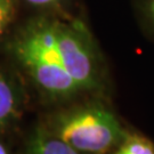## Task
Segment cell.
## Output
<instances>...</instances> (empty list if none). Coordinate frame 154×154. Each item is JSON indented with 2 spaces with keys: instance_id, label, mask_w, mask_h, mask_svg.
Returning a JSON list of instances; mask_svg holds the SVG:
<instances>
[{
  "instance_id": "obj_1",
  "label": "cell",
  "mask_w": 154,
  "mask_h": 154,
  "mask_svg": "<svg viewBox=\"0 0 154 154\" xmlns=\"http://www.w3.org/2000/svg\"><path fill=\"white\" fill-rule=\"evenodd\" d=\"M9 50L48 99L64 102L83 94L56 54L45 14L30 20L18 30L9 44Z\"/></svg>"
},
{
  "instance_id": "obj_2",
  "label": "cell",
  "mask_w": 154,
  "mask_h": 154,
  "mask_svg": "<svg viewBox=\"0 0 154 154\" xmlns=\"http://www.w3.org/2000/svg\"><path fill=\"white\" fill-rule=\"evenodd\" d=\"M46 16L53 47L67 73L82 93L102 91L105 61L87 24L69 14Z\"/></svg>"
},
{
  "instance_id": "obj_3",
  "label": "cell",
  "mask_w": 154,
  "mask_h": 154,
  "mask_svg": "<svg viewBox=\"0 0 154 154\" xmlns=\"http://www.w3.org/2000/svg\"><path fill=\"white\" fill-rule=\"evenodd\" d=\"M46 126L83 154L110 153L128 134L116 113L100 102H88L57 112Z\"/></svg>"
},
{
  "instance_id": "obj_4",
  "label": "cell",
  "mask_w": 154,
  "mask_h": 154,
  "mask_svg": "<svg viewBox=\"0 0 154 154\" xmlns=\"http://www.w3.org/2000/svg\"><path fill=\"white\" fill-rule=\"evenodd\" d=\"M24 107V96L20 85L7 72L0 70V130L20 120Z\"/></svg>"
},
{
  "instance_id": "obj_5",
  "label": "cell",
  "mask_w": 154,
  "mask_h": 154,
  "mask_svg": "<svg viewBox=\"0 0 154 154\" xmlns=\"http://www.w3.org/2000/svg\"><path fill=\"white\" fill-rule=\"evenodd\" d=\"M25 154H83L50 130L46 125L37 127L30 135Z\"/></svg>"
},
{
  "instance_id": "obj_6",
  "label": "cell",
  "mask_w": 154,
  "mask_h": 154,
  "mask_svg": "<svg viewBox=\"0 0 154 154\" xmlns=\"http://www.w3.org/2000/svg\"><path fill=\"white\" fill-rule=\"evenodd\" d=\"M110 154H154V143L142 135L128 132Z\"/></svg>"
},
{
  "instance_id": "obj_7",
  "label": "cell",
  "mask_w": 154,
  "mask_h": 154,
  "mask_svg": "<svg viewBox=\"0 0 154 154\" xmlns=\"http://www.w3.org/2000/svg\"><path fill=\"white\" fill-rule=\"evenodd\" d=\"M20 9V0H0V44L11 24L15 22Z\"/></svg>"
},
{
  "instance_id": "obj_8",
  "label": "cell",
  "mask_w": 154,
  "mask_h": 154,
  "mask_svg": "<svg viewBox=\"0 0 154 154\" xmlns=\"http://www.w3.org/2000/svg\"><path fill=\"white\" fill-rule=\"evenodd\" d=\"M45 15H67V7L73 0H23Z\"/></svg>"
},
{
  "instance_id": "obj_9",
  "label": "cell",
  "mask_w": 154,
  "mask_h": 154,
  "mask_svg": "<svg viewBox=\"0 0 154 154\" xmlns=\"http://www.w3.org/2000/svg\"><path fill=\"white\" fill-rule=\"evenodd\" d=\"M138 9L146 26L154 33V0H138Z\"/></svg>"
},
{
  "instance_id": "obj_10",
  "label": "cell",
  "mask_w": 154,
  "mask_h": 154,
  "mask_svg": "<svg viewBox=\"0 0 154 154\" xmlns=\"http://www.w3.org/2000/svg\"><path fill=\"white\" fill-rule=\"evenodd\" d=\"M0 154H9L7 149H6V146L1 142H0Z\"/></svg>"
}]
</instances>
